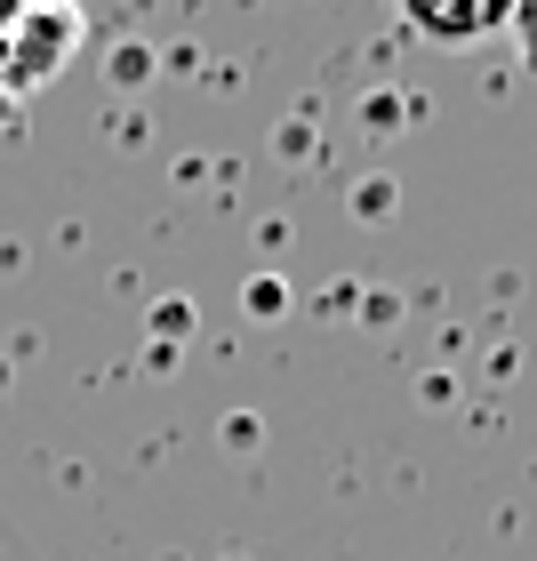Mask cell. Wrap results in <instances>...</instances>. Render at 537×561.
<instances>
[{
    "instance_id": "cell-1",
    "label": "cell",
    "mask_w": 537,
    "mask_h": 561,
    "mask_svg": "<svg viewBox=\"0 0 537 561\" xmlns=\"http://www.w3.org/2000/svg\"><path fill=\"white\" fill-rule=\"evenodd\" d=\"M401 16L418 24L425 41H442V48H466V41H481V33H505L514 0H401Z\"/></svg>"
},
{
    "instance_id": "cell-2",
    "label": "cell",
    "mask_w": 537,
    "mask_h": 561,
    "mask_svg": "<svg viewBox=\"0 0 537 561\" xmlns=\"http://www.w3.org/2000/svg\"><path fill=\"white\" fill-rule=\"evenodd\" d=\"M505 33H514V57H522V72H537V0H514Z\"/></svg>"
}]
</instances>
